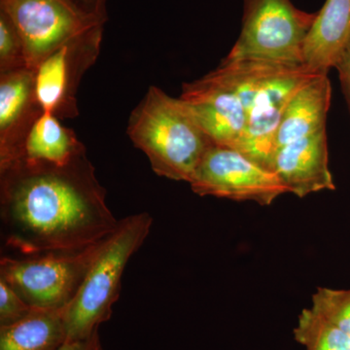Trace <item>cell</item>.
I'll return each instance as SVG.
<instances>
[{
  "instance_id": "8992f818",
  "label": "cell",
  "mask_w": 350,
  "mask_h": 350,
  "mask_svg": "<svg viewBox=\"0 0 350 350\" xmlns=\"http://www.w3.org/2000/svg\"><path fill=\"white\" fill-rule=\"evenodd\" d=\"M24 44L27 68L36 71L64 43L107 21L81 10L71 0H0Z\"/></svg>"
},
{
  "instance_id": "44dd1931",
  "label": "cell",
  "mask_w": 350,
  "mask_h": 350,
  "mask_svg": "<svg viewBox=\"0 0 350 350\" xmlns=\"http://www.w3.org/2000/svg\"><path fill=\"white\" fill-rule=\"evenodd\" d=\"M335 68L337 69L338 81L350 113V44Z\"/></svg>"
},
{
  "instance_id": "7c38bea8",
  "label": "cell",
  "mask_w": 350,
  "mask_h": 350,
  "mask_svg": "<svg viewBox=\"0 0 350 350\" xmlns=\"http://www.w3.org/2000/svg\"><path fill=\"white\" fill-rule=\"evenodd\" d=\"M273 170L289 193L298 198L335 190V182L329 167L326 130L278 149Z\"/></svg>"
},
{
  "instance_id": "5b68a950",
  "label": "cell",
  "mask_w": 350,
  "mask_h": 350,
  "mask_svg": "<svg viewBox=\"0 0 350 350\" xmlns=\"http://www.w3.org/2000/svg\"><path fill=\"white\" fill-rule=\"evenodd\" d=\"M107 239L75 252L2 257L0 280L32 308H66L79 292Z\"/></svg>"
},
{
  "instance_id": "3957f363",
  "label": "cell",
  "mask_w": 350,
  "mask_h": 350,
  "mask_svg": "<svg viewBox=\"0 0 350 350\" xmlns=\"http://www.w3.org/2000/svg\"><path fill=\"white\" fill-rule=\"evenodd\" d=\"M150 214L140 213L119 221L94 262L79 292L64 310L68 342L85 340L112 315L118 301L122 278L131 256L148 237Z\"/></svg>"
},
{
  "instance_id": "ac0fdd59",
  "label": "cell",
  "mask_w": 350,
  "mask_h": 350,
  "mask_svg": "<svg viewBox=\"0 0 350 350\" xmlns=\"http://www.w3.org/2000/svg\"><path fill=\"white\" fill-rule=\"evenodd\" d=\"M312 301L315 312L350 335V289L319 287Z\"/></svg>"
},
{
  "instance_id": "6da1fadb",
  "label": "cell",
  "mask_w": 350,
  "mask_h": 350,
  "mask_svg": "<svg viewBox=\"0 0 350 350\" xmlns=\"http://www.w3.org/2000/svg\"><path fill=\"white\" fill-rule=\"evenodd\" d=\"M0 217L5 245L21 256L83 250L119 225L86 150L64 165L0 167Z\"/></svg>"
},
{
  "instance_id": "4fadbf2b",
  "label": "cell",
  "mask_w": 350,
  "mask_h": 350,
  "mask_svg": "<svg viewBox=\"0 0 350 350\" xmlns=\"http://www.w3.org/2000/svg\"><path fill=\"white\" fill-rule=\"evenodd\" d=\"M349 44L350 0H326L304 44V68L314 75H328Z\"/></svg>"
},
{
  "instance_id": "5bb4252c",
  "label": "cell",
  "mask_w": 350,
  "mask_h": 350,
  "mask_svg": "<svg viewBox=\"0 0 350 350\" xmlns=\"http://www.w3.org/2000/svg\"><path fill=\"white\" fill-rule=\"evenodd\" d=\"M331 100L328 75L313 76L299 88L283 112L276 137V149L325 131Z\"/></svg>"
},
{
  "instance_id": "52a82bcc",
  "label": "cell",
  "mask_w": 350,
  "mask_h": 350,
  "mask_svg": "<svg viewBox=\"0 0 350 350\" xmlns=\"http://www.w3.org/2000/svg\"><path fill=\"white\" fill-rule=\"evenodd\" d=\"M196 194L271 206L289 191L275 172L253 162L238 149L214 144L190 181Z\"/></svg>"
},
{
  "instance_id": "603a6c76",
  "label": "cell",
  "mask_w": 350,
  "mask_h": 350,
  "mask_svg": "<svg viewBox=\"0 0 350 350\" xmlns=\"http://www.w3.org/2000/svg\"><path fill=\"white\" fill-rule=\"evenodd\" d=\"M59 350H103L98 330L85 340L66 342Z\"/></svg>"
},
{
  "instance_id": "e0dca14e",
  "label": "cell",
  "mask_w": 350,
  "mask_h": 350,
  "mask_svg": "<svg viewBox=\"0 0 350 350\" xmlns=\"http://www.w3.org/2000/svg\"><path fill=\"white\" fill-rule=\"evenodd\" d=\"M293 334L295 340L306 350H350V335L312 308L301 310Z\"/></svg>"
},
{
  "instance_id": "ffe728a7",
  "label": "cell",
  "mask_w": 350,
  "mask_h": 350,
  "mask_svg": "<svg viewBox=\"0 0 350 350\" xmlns=\"http://www.w3.org/2000/svg\"><path fill=\"white\" fill-rule=\"evenodd\" d=\"M33 308L8 283L0 280V327L20 321Z\"/></svg>"
},
{
  "instance_id": "8fae6325",
  "label": "cell",
  "mask_w": 350,
  "mask_h": 350,
  "mask_svg": "<svg viewBox=\"0 0 350 350\" xmlns=\"http://www.w3.org/2000/svg\"><path fill=\"white\" fill-rule=\"evenodd\" d=\"M34 75L27 66L0 73V167L19 158L32 124L43 112Z\"/></svg>"
},
{
  "instance_id": "7a4b0ae2",
  "label": "cell",
  "mask_w": 350,
  "mask_h": 350,
  "mask_svg": "<svg viewBox=\"0 0 350 350\" xmlns=\"http://www.w3.org/2000/svg\"><path fill=\"white\" fill-rule=\"evenodd\" d=\"M126 133L156 174L188 183L215 144L180 98L156 86L149 87L131 113Z\"/></svg>"
},
{
  "instance_id": "9a60e30c",
  "label": "cell",
  "mask_w": 350,
  "mask_h": 350,
  "mask_svg": "<svg viewBox=\"0 0 350 350\" xmlns=\"http://www.w3.org/2000/svg\"><path fill=\"white\" fill-rule=\"evenodd\" d=\"M64 308H33L12 325L0 327V350H59L68 342Z\"/></svg>"
},
{
  "instance_id": "30bf717a",
  "label": "cell",
  "mask_w": 350,
  "mask_h": 350,
  "mask_svg": "<svg viewBox=\"0 0 350 350\" xmlns=\"http://www.w3.org/2000/svg\"><path fill=\"white\" fill-rule=\"evenodd\" d=\"M303 66H287L255 98L243 137L236 147L253 162L273 172L276 137L283 112L297 90L313 76Z\"/></svg>"
},
{
  "instance_id": "2e32d148",
  "label": "cell",
  "mask_w": 350,
  "mask_h": 350,
  "mask_svg": "<svg viewBox=\"0 0 350 350\" xmlns=\"http://www.w3.org/2000/svg\"><path fill=\"white\" fill-rule=\"evenodd\" d=\"M85 150L86 147L75 131L64 126L52 113L42 112L32 124L19 158L15 161L64 165Z\"/></svg>"
},
{
  "instance_id": "ba28073f",
  "label": "cell",
  "mask_w": 350,
  "mask_h": 350,
  "mask_svg": "<svg viewBox=\"0 0 350 350\" xmlns=\"http://www.w3.org/2000/svg\"><path fill=\"white\" fill-rule=\"evenodd\" d=\"M100 24L70 39L36 69V96L43 112L59 119L78 116V88L100 54L103 27Z\"/></svg>"
},
{
  "instance_id": "7402d4cb",
  "label": "cell",
  "mask_w": 350,
  "mask_h": 350,
  "mask_svg": "<svg viewBox=\"0 0 350 350\" xmlns=\"http://www.w3.org/2000/svg\"><path fill=\"white\" fill-rule=\"evenodd\" d=\"M76 6L88 14L107 21V0H71Z\"/></svg>"
},
{
  "instance_id": "9c48e42d",
  "label": "cell",
  "mask_w": 350,
  "mask_h": 350,
  "mask_svg": "<svg viewBox=\"0 0 350 350\" xmlns=\"http://www.w3.org/2000/svg\"><path fill=\"white\" fill-rule=\"evenodd\" d=\"M179 98L214 144L232 148L238 146L250 114L229 66L221 63L204 77L184 83Z\"/></svg>"
},
{
  "instance_id": "d6986e66",
  "label": "cell",
  "mask_w": 350,
  "mask_h": 350,
  "mask_svg": "<svg viewBox=\"0 0 350 350\" xmlns=\"http://www.w3.org/2000/svg\"><path fill=\"white\" fill-rule=\"evenodd\" d=\"M25 66L27 64L22 38L12 20L0 9V73Z\"/></svg>"
},
{
  "instance_id": "277c9868",
  "label": "cell",
  "mask_w": 350,
  "mask_h": 350,
  "mask_svg": "<svg viewBox=\"0 0 350 350\" xmlns=\"http://www.w3.org/2000/svg\"><path fill=\"white\" fill-rule=\"evenodd\" d=\"M315 18L291 0H243L241 33L224 59L303 66L304 44Z\"/></svg>"
}]
</instances>
